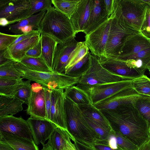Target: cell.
Listing matches in <instances>:
<instances>
[{
	"label": "cell",
	"instance_id": "cell-1",
	"mask_svg": "<svg viewBox=\"0 0 150 150\" xmlns=\"http://www.w3.org/2000/svg\"><path fill=\"white\" fill-rule=\"evenodd\" d=\"M100 110L114 131L121 134L139 148L150 140L149 125L133 103L114 110Z\"/></svg>",
	"mask_w": 150,
	"mask_h": 150
},
{
	"label": "cell",
	"instance_id": "cell-2",
	"mask_svg": "<svg viewBox=\"0 0 150 150\" xmlns=\"http://www.w3.org/2000/svg\"><path fill=\"white\" fill-rule=\"evenodd\" d=\"M64 105L67 129L76 140L89 146L102 140L87 123L78 105L65 96Z\"/></svg>",
	"mask_w": 150,
	"mask_h": 150
},
{
	"label": "cell",
	"instance_id": "cell-3",
	"mask_svg": "<svg viewBox=\"0 0 150 150\" xmlns=\"http://www.w3.org/2000/svg\"><path fill=\"white\" fill-rule=\"evenodd\" d=\"M40 27L41 34L51 37L59 43L65 42L76 37L70 18L53 7L46 11Z\"/></svg>",
	"mask_w": 150,
	"mask_h": 150
},
{
	"label": "cell",
	"instance_id": "cell-4",
	"mask_svg": "<svg viewBox=\"0 0 150 150\" xmlns=\"http://www.w3.org/2000/svg\"><path fill=\"white\" fill-rule=\"evenodd\" d=\"M108 40L103 59H116L121 53L126 41L140 33L139 30L127 22L123 17L116 16L112 13Z\"/></svg>",
	"mask_w": 150,
	"mask_h": 150
},
{
	"label": "cell",
	"instance_id": "cell-5",
	"mask_svg": "<svg viewBox=\"0 0 150 150\" xmlns=\"http://www.w3.org/2000/svg\"><path fill=\"white\" fill-rule=\"evenodd\" d=\"M15 67L22 73V78L38 83L51 90L60 89L64 90L77 84L80 77H73L64 74L42 72L34 71L26 68L20 62H15Z\"/></svg>",
	"mask_w": 150,
	"mask_h": 150
},
{
	"label": "cell",
	"instance_id": "cell-6",
	"mask_svg": "<svg viewBox=\"0 0 150 150\" xmlns=\"http://www.w3.org/2000/svg\"><path fill=\"white\" fill-rule=\"evenodd\" d=\"M148 6L143 0H113V13L140 31Z\"/></svg>",
	"mask_w": 150,
	"mask_h": 150
},
{
	"label": "cell",
	"instance_id": "cell-7",
	"mask_svg": "<svg viewBox=\"0 0 150 150\" xmlns=\"http://www.w3.org/2000/svg\"><path fill=\"white\" fill-rule=\"evenodd\" d=\"M126 79H129L110 72L102 65L97 57L91 54L88 69L75 85L79 87L91 86Z\"/></svg>",
	"mask_w": 150,
	"mask_h": 150
},
{
	"label": "cell",
	"instance_id": "cell-8",
	"mask_svg": "<svg viewBox=\"0 0 150 150\" xmlns=\"http://www.w3.org/2000/svg\"><path fill=\"white\" fill-rule=\"evenodd\" d=\"M133 79H126L115 82L79 87L87 93L91 104L94 105L122 90L133 88Z\"/></svg>",
	"mask_w": 150,
	"mask_h": 150
},
{
	"label": "cell",
	"instance_id": "cell-9",
	"mask_svg": "<svg viewBox=\"0 0 150 150\" xmlns=\"http://www.w3.org/2000/svg\"><path fill=\"white\" fill-rule=\"evenodd\" d=\"M30 8L29 0H0V18L14 24L29 17Z\"/></svg>",
	"mask_w": 150,
	"mask_h": 150
},
{
	"label": "cell",
	"instance_id": "cell-10",
	"mask_svg": "<svg viewBox=\"0 0 150 150\" xmlns=\"http://www.w3.org/2000/svg\"><path fill=\"white\" fill-rule=\"evenodd\" d=\"M112 19L111 15L107 20L85 36L84 42L89 49L92 54L98 59L104 58Z\"/></svg>",
	"mask_w": 150,
	"mask_h": 150
},
{
	"label": "cell",
	"instance_id": "cell-11",
	"mask_svg": "<svg viewBox=\"0 0 150 150\" xmlns=\"http://www.w3.org/2000/svg\"><path fill=\"white\" fill-rule=\"evenodd\" d=\"M51 91V105L50 120L57 127L68 132L64 105L65 96L64 90L53 89Z\"/></svg>",
	"mask_w": 150,
	"mask_h": 150
},
{
	"label": "cell",
	"instance_id": "cell-12",
	"mask_svg": "<svg viewBox=\"0 0 150 150\" xmlns=\"http://www.w3.org/2000/svg\"><path fill=\"white\" fill-rule=\"evenodd\" d=\"M31 89L27 105V114L31 117L47 119L44 86L35 83L31 85Z\"/></svg>",
	"mask_w": 150,
	"mask_h": 150
},
{
	"label": "cell",
	"instance_id": "cell-13",
	"mask_svg": "<svg viewBox=\"0 0 150 150\" xmlns=\"http://www.w3.org/2000/svg\"><path fill=\"white\" fill-rule=\"evenodd\" d=\"M79 42L74 38L65 42L57 44L52 69L54 72L64 74L66 67L73 55Z\"/></svg>",
	"mask_w": 150,
	"mask_h": 150
},
{
	"label": "cell",
	"instance_id": "cell-14",
	"mask_svg": "<svg viewBox=\"0 0 150 150\" xmlns=\"http://www.w3.org/2000/svg\"><path fill=\"white\" fill-rule=\"evenodd\" d=\"M0 132L33 139L27 121L21 116L16 117L10 115L0 117Z\"/></svg>",
	"mask_w": 150,
	"mask_h": 150
},
{
	"label": "cell",
	"instance_id": "cell-15",
	"mask_svg": "<svg viewBox=\"0 0 150 150\" xmlns=\"http://www.w3.org/2000/svg\"><path fill=\"white\" fill-rule=\"evenodd\" d=\"M27 121L33 140L37 145L40 143L44 145L57 127L47 119L30 117Z\"/></svg>",
	"mask_w": 150,
	"mask_h": 150
},
{
	"label": "cell",
	"instance_id": "cell-16",
	"mask_svg": "<svg viewBox=\"0 0 150 150\" xmlns=\"http://www.w3.org/2000/svg\"><path fill=\"white\" fill-rule=\"evenodd\" d=\"M133 88L122 90L109 98L93 105L100 110H114L130 103H133L138 98L142 96Z\"/></svg>",
	"mask_w": 150,
	"mask_h": 150
},
{
	"label": "cell",
	"instance_id": "cell-17",
	"mask_svg": "<svg viewBox=\"0 0 150 150\" xmlns=\"http://www.w3.org/2000/svg\"><path fill=\"white\" fill-rule=\"evenodd\" d=\"M110 16L104 0H91L89 17L83 32L86 35L88 34L107 20Z\"/></svg>",
	"mask_w": 150,
	"mask_h": 150
},
{
	"label": "cell",
	"instance_id": "cell-18",
	"mask_svg": "<svg viewBox=\"0 0 150 150\" xmlns=\"http://www.w3.org/2000/svg\"><path fill=\"white\" fill-rule=\"evenodd\" d=\"M40 34L34 35L11 45L3 51L4 57L19 62L25 56L28 51L38 43L40 40Z\"/></svg>",
	"mask_w": 150,
	"mask_h": 150
},
{
	"label": "cell",
	"instance_id": "cell-19",
	"mask_svg": "<svg viewBox=\"0 0 150 150\" xmlns=\"http://www.w3.org/2000/svg\"><path fill=\"white\" fill-rule=\"evenodd\" d=\"M102 65L112 73L127 79H134L144 74L128 66L123 61L114 59H98Z\"/></svg>",
	"mask_w": 150,
	"mask_h": 150
},
{
	"label": "cell",
	"instance_id": "cell-20",
	"mask_svg": "<svg viewBox=\"0 0 150 150\" xmlns=\"http://www.w3.org/2000/svg\"><path fill=\"white\" fill-rule=\"evenodd\" d=\"M91 0H80L70 19L76 34L83 32L88 20Z\"/></svg>",
	"mask_w": 150,
	"mask_h": 150
},
{
	"label": "cell",
	"instance_id": "cell-21",
	"mask_svg": "<svg viewBox=\"0 0 150 150\" xmlns=\"http://www.w3.org/2000/svg\"><path fill=\"white\" fill-rule=\"evenodd\" d=\"M115 59L124 61L129 67L144 74L150 66V47L137 53Z\"/></svg>",
	"mask_w": 150,
	"mask_h": 150
},
{
	"label": "cell",
	"instance_id": "cell-22",
	"mask_svg": "<svg viewBox=\"0 0 150 150\" xmlns=\"http://www.w3.org/2000/svg\"><path fill=\"white\" fill-rule=\"evenodd\" d=\"M150 47V40L140 33L133 36L126 41L121 54L117 57L137 53Z\"/></svg>",
	"mask_w": 150,
	"mask_h": 150
},
{
	"label": "cell",
	"instance_id": "cell-23",
	"mask_svg": "<svg viewBox=\"0 0 150 150\" xmlns=\"http://www.w3.org/2000/svg\"><path fill=\"white\" fill-rule=\"evenodd\" d=\"M0 141L9 144L15 150H39L33 139L0 132Z\"/></svg>",
	"mask_w": 150,
	"mask_h": 150
},
{
	"label": "cell",
	"instance_id": "cell-24",
	"mask_svg": "<svg viewBox=\"0 0 150 150\" xmlns=\"http://www.w3.org/2000/svg\"><path fill=\"white\" fill-rule=\"evenodd\" d=\"M83 116L103 128L112 132V129L107 118L101 111L92 104L78 105Z\"/></svg>",
	"mask_w": 150,
	"mask_h": 150
},
{
	"label": "cell",
	"instance_id": "cell-25",
	"mask_svg": "<svg viewBox=\"0 0 150 150\" xmlns=\"http://www.w3.org/2000/svg\"><path fill=\"white\" fill-rule=\"evenodd\" d=\"M46 11H41L18 22L8 25L9 30L15 35H21V29L25 26H29L33 27L34 30L40 31V23Z\"/></svg>",
	"mask_w": 150,
	"mask_h": 150
},
{
	"label": "cell",
	"instance_id": "cell-26",
	"mask_svg": "<svg viewBox=\"0 0 150 150\" xmlns=\"http://www.w3.org/2000/svg\"><path fill=\"white\" fill-rule=\"evenodd\" d=\"M40 40L42 48L41 57L52 70L55 51L59 43L51 37L44 34H41Z\"/></svg>",
	"mask_w": 150,
	"mask_h": 150
},
{
	"label": "cell",
	"instance_id": "cell-27",
	"mask_svg": "<svg viewBox=\"0 0 150 150\" xmlns=\"http://www.w3.org/2000/svg\"><path fill=\"white\" fill-rule=\"evenodd\" d=\"M69 137L73 142L75 139L68 132L57 127L48 139V142L53 150H65L67 141Z\"/></svg>",
	"mask_w": 150,
	"mask_h": 150
},
{
	"label": "cell",
	"instance_id": "cell-28",
	"mask_svg": "<svg viewBox=\"0 0 150 150\" xmlns=\"http://www.w3.org/2000/svg\"><path fill=\"white\" fill-rule=\"evenodd\" d=\"M64 92L65 96L78 105L91 104L87 93L76 86H71Z\"/></svg>",
	"mask_w": 150,
	"mask_h": 150
},
{
	"label": "cell",
	"instance_id": "cell-29",
	"mask_svg": "<svg viewBox=\"0 0 150 150\" xmlns=\"http://www.w3.org/2000/svg\"><path fill=\"white\" fill-rule=\"evenodd\" d=\"M19 62L27 69L34 71L50 73L54 72L41 57L33 58L25 56Z\"/></svg>",
	"mask_w": 150,
	"mask_h": 150
},
{
	"label": "cell",
	"instance_id": "cell-30",
	"mask_svg": "<svg viewBox=\"0 0 150 150\" xmlns=\"http://www.w3.org/2000/svg\"><path fill=\"white\" fill-rule=\"evenodd\" d=\"M91 54L89 52L80 61L65 70L64 74L73 77H81L88 69Z\"/></svg>",
	"mask_w": 150,
	"mask_h": 150
},
{
	"label": "cell",
	"instance_id": "cell-31",
	"mask_svg": "<svg viewBox=\"0 0 150 150\" xmlns=\"http://www.w3.org/2000/svg\"><path fill=\"white\" fill-rule=\"evenodd\" d=\"M51 0L52 4L56 9L70 18L80 0Z\"/></svg>",
	"mask_w": 150,
	"mask_h": 150
},
{
	"label": "cell",
	"instance_id": "cell-32",
	"mask_svg": "<svg viewBox=\"0 0 150 150\" xmlns=\"http://www.w3.org/2000/svg\"><path fill=\"white\" fill-rule=\"evenodd\" d=\"M15 62L11 60L0 66V78L16 80L23 79L22 73L15 67Z\"/></svg>",
	"mask_w": 150,
	"mask_h": 150
},
{
	"label": "cell",
	"instance_id": "cell-33",
	"mask_svg": "<svg viewBox=\"0 0 150 150\" xmlns=\"http://www.w3.org/2000/svg\"><path fill=\"white\" fill-rule=\"evenodd\" d=\"M133 104L150 127V97L142 96L137 98Z\"/></svg>",
	"mask_w": 150,
	"mask_h": 150
},
{
	"label": "cell",
	"instance_id": "cell-34",
	"mask_svg": "<svg viewBox=\"0 0 150 150\" xmlns=\"http://www.w3.org/2000/svg\"><path fill=\"white\" fill-rule=\"evenodd\" d=\"M133 87L138 94L150 97V78L146 75L133 79Z\"/></svg>",
	"mask_w": 150,
	"mask_h": 150
},
{
	"label": "cell",
	"instance_id": "cell-35",
	"mask_svg": "<svg viewBox=\"0 0 150 150\" xmlns=\"http://www.w3.org/2000/svg\"><path fill=\"white\" fill-rule=\"evenodd\" d=\"M88 52L89 49L85 42H79L66 70L71 67L80 61Z\"/></svg>",
	"mask_w": 150,
	"mask_h": 150
},
{
	"label": "cell",
	"instance_id": "cell-36",
	"mask_svg": "<svg viewBox=\"0 0 150 150\" xmlns=\"http://www.w3.org/2000/svg\"><path fill=\"white\" fill-rule=\"evenodd\" d=\"M23 103H24L22 101L14 98L10 104L0 110V117L7 115H13L21 111L23 109Z\"/></svg>",
	"mask_w": 150,
	"mask_h": 150
},
{
	"label": "cell",
	"instance_id": "cell-37",
	"mask_svg": "<svg viewBox=\"0 0 150 150\" xmlns=\"http://www.w3.org/2000/svg\"><path fill=\"white\" fill-rule=\"evenodd\" d=\"M31 8L29 17L43 11H47L52 8L51 0H29Z\"/></svg>",
	"mask_w": 150,
	"mask_h": 150
},
{
	"label": "cell",
	"instance_id": "cell-38",
	"mask_svg": "<svg viewBox=\"0 0 150 150\" xmlns=\"http://www.w3.org/2000/svg\"><path fill=\"white\" fill-rule=\"evenodd\" d=\"M118 148L122 150H138L139 148L130 140L119 132L115 131Z\"/></svg>",
	"mask_w": 150,
	"mask_h": 150
},
{
	"label": "cell",
	"instance_id": "cell-39",
	"mask_svg": "<svg viewBox=\"0 0 150 150\" xmlns=\"http://www.w3.org/2000/svg\"><path fill=\"white\" fill-rule=\"evenodd\" d=\"M89 126L99 136L100 139L108 143V139L114 131L111 132L99 126L90 119L84 117Z\"/></svg>",
	"mask_w": 150,
	"mask_h": 150
},
{
	"label": "cell",
	"instance_id": "cell-40",
	"mask_svg": "<svg viewBox=\"0 0 150 150\" xmlns=\"http://www.w3.org/2000/svg\"><path fill=\"white\" fill-rule=\"evenodd\" d=\"M21 35H10L0 33V51L6 50Z\"/></svg>",
	"mask_w": 150,
	"mask_h": 150
},
{
	"label": "cell",
	"instance_id": "cell-41",
	"mask_svg": "<svg viewBox=\"0 0 150 150\" xmlns=\"http://www.w3.org/2000/svg\"><path fill=\"white\" fill-rule=\"evenodd\" d=\"M28 80L10 86L0 88V95H6L13 97L14 95L21 88L30 82Z\"/></svg>",
	"mask_w": 150,
	"mask_h": 150
},
{
	"label": "cell",
	"instance_id": "cell-42",
	"mask_svg": "<svg viewBox=\"0 0 150 150\" xmlns=\"http://www.w3.org/2000/svg\"><path fill=\"white\" fill-rule=\"evenodd\" d=\"M30 82L20 89L13 96L28 105L31 91Z\"/></svg>",
	"mask_w": 150,
	"mask_h": 150
},
{
	"label": "cell",
	"instance_id": "cell-43",
	"mask_svg": "<svg viewBox=\"0 0 150 150\" xmlns=\"http://www.w3.org/2000/svg\"><path fill=\"white\" fill-rule=\"evenodd\" d=\"M140 32L144 36L150 40V7L149 6Z\"/></svg>",
	"mask_w": 150,
	"mask_h": 150
},
{
	"label": "cell",
	"instance_id": "cell-44",
	"mask_svg": "<svg viewBox=\"0 0 150 150\" xmlns=\"http://www.w3.org/2000/svg\"><path fill=\"white\" fill-rule=\"evenodd\" d=\"M44 87L45 93L46 118L50 120L51 105V91L45 87L44 86Z\"/></svg>",
	"mask_w": 150,
	"mask_h": 150
},
{
	"label": "cell",
	"instance_id": "cell-45",
	"mask_svg": "<svg viewBox=\"0 0 150 150\" xmlns=\"http://www.w3.org/2000/svg\"><path fill=\"white\" fill-rule=\"evenodd\" d=\"M41 43L40 40L38 43L26 52L25 56L31 57L38 58L41 56Z\"/></svg>",
	"mask_w": 150,
	"mask_h": 150
},
{
	"label": "cell",
	"instance_id": "cell-46",
	"mask_svg": "<svg viewBox=\"0 0 150 150\" xmlns=\"http://www.w3.org/2000/svg\"><path fill=\"white\" fill-rule=\"evenodd\" d=\"M40 34L41 33L40 31L35 30H33L30 32L27 33L22 34L19 37L16 39L11 45L16 44L21 41L28 39L34 35Z\"/></svg>",
	"mask_w": 150,
	"mask_h": 150
},
{
	"label": "cell",
	"instance_id": "cell-47",
	"mask_svg": "<svg viewBox=\"0 0 150 150\" xmlns=\"http://www.w3.org/2000/svg\"><path fill=\"white\" fill-rule=\"evenodd\" d=\"M23 81L22 79L16 80L0 78V88L10 86L18 83Z\"/></svg>",
	"mask_w": 150,
	"mask_h": 150
},
{
	"label": "cell",
	"instance_id": "cell-48",
	"mask_svg": "<svg viewBox=\"0 0 150 150\" xmlns=\"http://www.w3.org/2000/svg\"><path fill=\"white\" fill-rule=\"evenodd\" d=\"M13 97L0 95V110L8 105L13 100Z\"/></svg>",
	"mask_w": 150,
	"mask_h": 150
},
{
	"label": "cell",
	"instance_id": "cell-49",
	"mask_svg": "<svg viewBox=\"0 0 150 150\" xmlns=\"http://www.w3.org/2000/svg\"><path fill=\"white\" fill-rule=\"evenodd\" d=\"M115 131L109 137L108 139L109 146L112 149H118L117 140L114 134Z\"/></svg>",
	"mask_w": 150,
	"mask_h": 150
},
{
	"label": "cell",
	"instance_id": "cell-50",
	"mask_svg": "<svg viewBox=\"0 0 150 150\" xmlns=\"http://www.w3.org/2000/svg\"><path fill=\"white\" fill-rule=\"evenodd\" d=\"M78 150H94L92 148L75 139L73 142Z\"/></svg>",
	"mask_w": 150,
	"mask_h": 150
},
{
	"label": "cell",
	"instance_id": "cell-51",
	"mask_svg": "<svg viewBox=\"0 0 150 150\" xmlns=\"http://www.w3.org/2000/svg\"><path fill=\"white\" fill-rule=\"evenodd\" d=\"M89 146L92 148L94 150H122L118 148L116 149H112L108 146L103 145L97 144H95L93 145Z\"/></svg>",
	"mask_w": 150,
	"mask_h": 150
},
{
	"label": "cell",
	"instance_id": "cell-52",
	"mask_svg": "<svg viewBox=\"0 0 150 150\" xmlns=\"http://www.w3.org/2000/svg\"><path fill=\"white\" fill-rule=\"evenodd\" d=\"M106 10L110 16L113 12V0H104Z\"/></svg>",
	"mask_w": 150,
	"mask_h": 150
},
{
	"label": "cell",
	"instance_id": "cell-53",
	"mask_svg": "<svg viewBox=\"0 0 150 150\" xmlns=\"http://www.w3.org/2000/svg\"><path fill=\"white\" fill-rule=\"evenodd\" d=\"M71 140L69 137L68 139L65 150H78L74 144L72 142Z\"/></svg>",
	"mask_w": 150,
	"mask_h": 150
},
{
	"label": "cell",
	"instance_id": "cell-54",
	"mask_svg": "<svg viewBox=\"0 0 150 150\" xmlns=\"http://www.w3.org/2000/svg\"><path fill=\"white\" fill-rule=\"evenodd\" d=\"M0 150H15L7 143L0 141Z\"/></svg>",
	"mask_w": 150,
	"mask_h": 150
},
{
	"label": "cell",
	"instance_id": "cell-55",
	"mask_svg": "<svg viewBox=\"0 0 150 150\" xmlns=\"http://www.w3.org/2000/svg\"><path fill=\"white\" fill-rule=\"evenodd\" d=\"M138 150H150V140L144 143Z\"/></svg>",
	"mask_w": 150,
	"mask_h": 150
},
{
	"label": "cell",
	"instance_id": "cell-56",
	"mask_svg": "<svg viewBox=\"0 0 150 150\" xmlns=\"http://www.w3.org/2000/svg\"><path fill=\"white\" fill-rule=\"evenodd\" d=\"M0 25L2 26H7L9 25V22L5 18H0Z\"/></svg>",
	"mask_w": 150,
	"mask_h": 150
},
{
	"label": "cell",
	"instance_id": "cell-57",
	"mask_svg": "<svg viewBox=\"0 0 150 150\" xmlns=\"http://www.w3.org/2000/svg\"><path fill=\"white\" fill-rule=\"evenodd\" d=\"M41 150H53L47 142L43 146V148Z\"/></svg>",
	"mask_w": 150,
	"mask_h": 150
},
{
	"label": "cell",
	"instance_id": "cell-58",
	"mask_svg": "<svg viewBox=\"0 0 150 150\" xmlns=\"http://www.w3.org/2000/svg\"><path fill=\"white\" fill-rule=\"evenodd\" d=\"M143 0L144 2L148 4V5L150 7V0Z\"/></svg>",
	"mask_w": 150,
	"mask_h": 150
},
{
	"label": "cell",
	"instance_id": "cell-59",
	"mask_svg": "<svg viewBox=\"0 0 150 150\" xmlns=\"http://www.w3.org/2000/svg\"><path fill=\"white\" fill-rule=\"evenodd\" d=\"M148 69L149 71V74H150V66L148 68Z\"/></svg>",
	"mask_w": 150,
	"mask_h": 150
},
{
	"label": "cell",
	"instance_id": "cell-60",
	"mask_svg": "<svg viewBox=\"0 0 150 150\" xmlns=\"http://www.w3.org/2000/svg\"><path fill=\"white\" fill-rule=\"evenodd\" d=\"M149 131L150 137V127L149 128Z\"/></svg>",
	"mask_w": 150,
	"mask_h": 150
}]
</instances>
